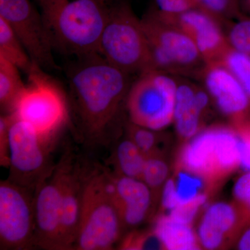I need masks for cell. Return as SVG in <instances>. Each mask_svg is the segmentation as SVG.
<instances>
[{
    "instance_id": "obj_8",
    "label": "cell",
    "mask_w": 250,
    "mask_h": 250,
    "mask_svg": "<svg viewBox=\"0 0 250 250\" xmlns=\"http://www.w3.org/2000/svg\"><path fill=\"white\" fill-rule=\"evenodd\" d=\"M15 104L12 114L39 134L51 138L68 118L67 103L62 90L35 65Z\"/></svg>"
},
{
    "instance_id": "obj_7",
    "label": "cell",
    "mask_w": 250,
    "mask_h": 250,
    "mask_svg": "<svg viewBox=\"0 0 250 250\" xmlns=\"http://www.w3.org/2000/svg\"><path fill=\"white\" fill-rule=\"evenodd\" d=\"M177 88L174 75L156 70L140 74L126 99L128 121L156 131L166 129L174 122Z\"/></svg>"
},
{
    "instance_id": "obj_20",
    "label": "cell",
    "mask_w": 250,
    "mask_h": 250,
    "mask_svg": "<svg viewBox=\"0 0 250 250\" xmlns=\"http://www.w3.org/2000/svg\"><path fill=\"white\" fill-rule=\"evenodd\" d=\"M152 231L162 249L195 250L201 248L193 225L183 223L167 213L157 217Z\"/></svg>"
},
{
    "instance_id": "obj_35",
    "label": "cell",
    "mask_w": 250,
    "mask_h": 250,
    "mask_svg": "<svg viewBox=\"0 0 250 250\" xmlns=\"http://www.w3.org/2000/svg\"><path fill=\"white\" fill-rule=\"evenodd\" d=\"M104 1H106V2L110 3L112 0H104Z\"/></svg>"
},
{
    "instance_id": "obj_33",
    "label": "cell",
    "mask_w": 250,
    "mask_h": 250,
    "mask_svg": "<svg viewBox=\"0 0 250 250\" xmlns=\"http://www.w3.org/2000/svg\"><path fill=\"white\" fill-rule=\"evenodd\" d=\"M11 121L10 114H4L0 118V163L1 166L9 167V127Z\"/></svg>"
},
{
    "instance_id": "obj_9",
    "label": "cell",
    "mask_w": 250,
    "mask_h": 250,
    "mask_svg": "<svg viewBox=\"0 0 250 250\" xmlns=\"http://www.w3.org/2000/svg\"><path fill=\"white\" fill-rule=\"evenodd\" d=\"M9 180L35 191L36 187L53 168L47 141L31 126L10 113Z\"/></svg>"
},
{
    "instance_id": "obj_24",
    "label": "cell",
    "mask_w": 250,
    "mask_h": 250,
    "mask_svg": "<svg viewBox=\"0 0 250 250\" xmlns=\"http://www.w3.org/2000/svg\"><path fill=\"white\" fill-rule=\"evenodd\" d=\"M169 174L170 168L162 152L147 156L141 179L152 191L155 205L159 197H161L164 184L169 178Z\"/></svg>"
},
{
    "instance_id": "obj_34",
    "label": "cell",
    "mask_w": 250,
    "mask_h": 250,
    "mask_svg": "<svg viewBox=\"0 0 250 250\" xmlns=\"http://www.w3.org/2000/svg\"><path fill=\"white\" fill-rule=\"evenodd\" d=\"M234 246L237 250H250V223L240 233Z\"/></svg>"
},
{
    "instance_id": "obj_29",
    "label": "cell",
    "mask_w": 250,
    "mask_h": 250,
    "mask_svg": "<svg viewBox=\"0 0 250 250\" xmlns=\"http://www.w3.org/2000/svg\"><path fill=\"white\" fill-rule=\"evenodd\" d=\"M154 241L159 240L152 230L150 232L130 233L128 236L123 238L119 247L121 249L124 250L154 249V248L161 249L160 248L162 247L160 243L153 242Z\"/></svg>"
},
{
    "instance_id": "obj_14",
    "label": "cell",
    "mask_w": 250,
    "mask_h": 250,
    "mask_svg": "<svg viewBox=\"0 0 250 250\" xmlns=\"http://www.w3.org/2000/svg\"><path fill=\"white\" fill-rule=\"evenodd\" d=\"M156 11L192 39L206 63L221 62L230 46L218 18L200 7L174 16H163Z\"/></svg>"
},
{
    "instance_id": "obj_3",
    "label": "cell",
    "mask_w": 250,
    "mask_h": 250,
    "mask_svg": "<svg viewBox=\"0 0 250 250\" xmlns=\"http://www.w3.org/2000/svg\"><path fill=\"white\" fill-rule=\"evenodd\" d=\"M124 231L112 197L107 169L97 165L91 167L85 182L73 250H113Z\"/></svg>"
},
{
    "instance_id": "obj_6",
    "label": "cell",
    "mask_w": 250,
    "mask_h": 250,
    "mask_svg": "<svg viewBox=\"0 0 250 250\" xmlns=\"http://www.w3.org/2000/svg\"><path fill=\"white\" fill-rule=\"evenodd\" d=\"M141 20L147 36L152 70L177 77H199L206 62L185 32L161 18L154 8Z\"/></svg>"
},
{
    "instance_id": "obj_4",
    "label": "cell",
    "mask_w": 250,
    "mask_h": 250,
    "mask_svg": "<svg viewBox=\"0 0 250 250\" xmlns=\"http://www.w3.org/2000/svg\"><path fill=\"white\" fill-rule=\"evenodd\" d=\"M177 167L196 174L208 186L226 178L240 168L236 129L213 125L200 130L182 147Z\"/></svg>"
},
{
    "instance_id": "obj_12",
    "label": "cell",
    "mask_w": 250,
    "mask_h": 250,
    "mask_svg": "<svg viewBox=\"0 0 250 250\" xmlns=\"http://www.w3.org/2000/svg\"><path fill=\"white\" fill-rule=\"evenodd\" d=\"M0 17L12 28L33 62L42 70L58 69L42 14L30 0H0Z\"/></svg>"
},
{
    "instance_id": "obj_32",
    "label": "cell",
    "mask_w": 250,
    "mask_h": 250,
    "mask_svg": "<svg viewBox=\"0 0 250 250\" xmlns=\"http://www.w3.org/2000/svg\"><path fill=\"white\" fill-rule=\"evenodd\" d=\"M234 202L250 217V171L238 177L233 188Z\"/></svg>"
},
{
    "instance_id": "obj_23",
    "label": "cell",
    "mask_w": 250,
    "mask_h": 250,
    "mask_svg": "<svg viewBox=\"0 0 250 250\" xmlns=\"http://www.w3.org/2000/svg\"><path fill=\"white\" fill-rule=\"evenodd\" d=\"M16 65L0 56V104L6 114L12 113L15 104L26 85Z\"/></svg>"
},
{
    "instance_id": "obj_16",
    "label": "cell",
    "mask_w": 250,
    "mask_h": 250,
    "mask_svg": "<svg viewBox=\"0 0 250 250\" xmlns=\"http://www.w3.org/2000/svg\"><path fill=\"white\" fill-rule=\"evenodd\" d=\"M112 197L125 230L144 223L152 213V192L142 179L113 173L107 168Z\"/></svg>"
},
{
    "instance_id": "obj_2",
    "label": "cell",
    "mask_w": 250,
    "mask_h": 250,
    "mask_svg": "<svg viewBox=\"0 0 250 250\" xmlns=\"http://www.w3.org/2000/svg\"><path fill=\"white\" fill-rule=\"evenodd\" d=\"M52 45L77 57L99 54L109 16L104 0H38Z\"/></svg>"
},
{
    "instance_id": "obj_15",
    "label": "cell",
    "mask_w": 250,
    "mask_h": 250,
    "mask_svg": "<svg viewBox=\"0 0 250 250\" xmlns=\"http://www.w3.org/2000/svg\"><path fill=\"white\" fill-rule=\"evenodd\" d=\"M250 223V217L241 207L233 203L218 202L206 207L196 229L201 248L221 249L234 244L243 229Z\"/></svg>"
},
{
    "instance_id": "obj_17",
    "label": "cell",
    "mask_w": 250,
    "mask_h": 250,
    "mask_svg": "<svg viewBox=\"0 0 250 250\" xmlns=\"http://www.w3.org/2000/svg\"><path fill=\"white\" fill-rule=\"evenodd\" d=\"M92 166L76 156L67 172L62 192L59 250H73L80 226L85 182Z\"/></svg>"
},
{
    "instance_id": "obj_26",
    "label": "cell",
    "mask_w": 250,
    "mask_h": 250,
    "mask_svg": "<svg viewBox=\"0 0 250 250\" xmlns=\"http://www.w3.org/2000/svg\"><path fill=\"white\" fill-rule=\"evenodd\" d=\"M220 62L234 75L250 100V55L229 47Z\"/></svg>"
},
{
    "instance_id": "obj_10",
    "label": "cell",
    "mask_w": 250,
    "mask_h": 250,
    "mask_svg": "<svg viewBox=\"0 0 250 250\" xmlns=\"http://www.w3.org/2000/svg\"><path fill=\"white\" fill-rule=\"evenodd\" d=\"M75 156L71 150L65 151L36 188L34 210L37 248L59 250L62 192L67 172Z\"/></svg>"
},
{
    "instance_id": "obj_11",
    "label": "cell",
    "mask_w": 250,
    "mask_h": 250,
    "mask_svg": "<svg viewBox=\"0 0 250 250\" xmlns=\"http://www.w3.org/2000/svg\"><path fill=\"white\" fill-rule=\"evenodd\" d=\"M34 191L9 179L0 183L1 250L35 247Z\"/></svg>"
},
{
    "instance_id": "obj_31",
    "label": "cell",
    "mask_w": 250,
    "mask_h": 250,
    "mask_svg": "<svg viewBox=\"0 0 250 250\" xmlns=\"http://www.w3.org/2000/svg\"><path fill=\"white\" fill-rule=\"evenodd\" d=\"M155 4L156 11L166 16H177L200 7L196 0H155Z\"/></svg>"
},
{
    "instance_id": "obj_22",
    "label": "cell",
    "mask_w": 250,
    "mask_h": 250,
    "mask_svg": "<svg viewBox=\"0 0 250 250\" xmlns=\"http://www.w3.org/2000/svg\"><path fill=\"white\" fill-rule=\"evenodd\" d=\"M0 56H2L27 75L36 63L9 24L0 17Z\"/></svg>"
},
{
    "instance_id": "obj_21",
    "label": "cell",
    "mask_w": 250,
    "mask_h": 250,
    "mask_svg": "<svg viewBox=\"0 0 250 250\" xmlns=\"http://www.w3.org/2000/svg\"><path fill=\"white\" fill-rule=\"evenodd\" d=\"M108 165L113 167V173L135 179H142L146 158L131 139L125 136L113 145Z\"/></svg>"
},
{
    "instance_id": "obj_28",
    "label": "cell",
    "mask_w": 250,
    "mask_h": 250,
    "mask_svg": "<svg viewBox=\"0 0 250 250\" xmlns=\"http://www.w3.org/2000/svg\"><path fill=\"white\" fill-rule=\"evenodd\" d=\"M202 9L209 12L222 22H228L229 20L238 15L237 0H196Z\"/></svg>"
},
{
    "instance_id": "obj_30",
    "label": "cell",
    "mask_w": 250,
    "mask_h": 250,
    "mask_svg": "<svg viewBox=\"0 0 250 250\" xmlns=\"http://www.w3.org/2000/svg\"><path fill=\"white\" fill-rule=\"evenodd\" d=\"M232 126L238 136L240 168L243 172H248L250 171V121Z\"/></svg>"
},
{
    "instance_id": "obj_19",
    "label": "cell",
    "mask_w": 250,
    "mask_h": 250,
    "mask_svg": "<svg viewBox=\"0 0 250 250\" xmlns=\"http://www.w3.org/2000/svg\"><path fill=\"white\" fill-rule=\"evenodd\" d=\"M177 168L173 177L166 181L161 195L163 207L169 212L179 206L208 197L205 191L207 183L203 179L180 167Z\"/></svg>"
},
{
    "instance_id": "obj_27",
    "label": "cell",
    "mask_w": 250,
    "mask_h": 250,
    "mask_svg": "<svg viewBox=\"0 0 250 250\" xmlns=\"http://www.w3.org/2000/svg\"><path fill=\"white\" fill-rule=\"evenodd\" d=\"M225 34L230 47L250 55V18L230 24Z\"/></svg>"
},
{
    "instance_id": "obj_25",
    "label": "cell",
    "mask_w": 250,
    "mask_h": 250,
    "mask_svg": "<svg viewBox=\"0 0 250 250\" xmlns=\"http://www.w3.org/2000/svg\"><path fill=\"white\" fill-rule=\"evenodd\" d=\"M125 136L131 139L146 156L161 153L159 144L161 141V131L134 124L129 121L124 126Z\"/></svg>"
},
{
    "instance_id": "obj_18",
    "label": "cell",
    "mask_w": 250,
    "mask_h": 250,
    "mask_svg": "<svg viewBox=\"0 0 250 250\" xmlns=\"http://www.w3.org/2000/svg\"><path fill=\"white\" fill-rule=\"evenodd\" d=\"M177 81L173 123L181 139L188 141L202 129V121L211 103L204 86H199L183 77Z\"/></svg>"
},
{
    "instance_id": "obj_5",
    "label": "cell",
    "mask_w": 250,
    "mask_h": 250,
    "mask_svg": "<svg viewBox=\"0 0 250 250\" xmlns=\"http://www.w3.org/2000/svg\"><path fill=\"white\" fill-rule=\"evenodd\" d=\"M99 54L113 66L130 75L152 70L147 36L141 20L125 1L110 8Z\"/></svg>"
},
{
    "instance_id": "obj_13",
    "label": "cell",
    "mask_w": 250,
    "mask_h": 250,
    "mask_svg": "<svg viewBox=\"0 0 250 250\" xmlns=\"http://www.w3.org/2000/svg\"><path fill=\"white\" fill-rule=\"evenodd\" d=\"M198 78L219 111L231 125L250 121V100L243 87L222 62L206 63Z\"/></svg>"
},
{
    "instance_id": "obj_1",
    "label": "cell",
    "mask_w": 250,
    "mask_h": 250,
    "mask_svg": "<svg viewBox=\"0 0 250 250\" xmlns=\"http://www.w3.org/2000/svg\"><path fill=\"white\" fill-rule=\"evenodd\" d=\"M69 70L77 132L90 149L113 146L121 136L130 75L100 54L77 57Z\"/></svg>"
}]
</instances>
